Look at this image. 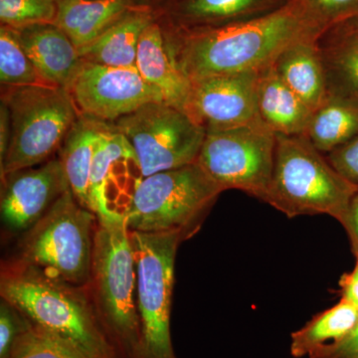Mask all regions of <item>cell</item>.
Masks as SVG:
<instances>
[{
    "instance_id": "6da1fadb",
    "label": "cell",
    "mask_w": 358,
    "mask_h": 358,
    "mask_svg": "<svg viewBox=\"0 0 358 358\" xmlns=\"http://www.w3.org/2000/svg\"><path fill=\"white\" fill-rule=\"evenodd\" d=\"M320 33L287 3L278 10L242 22L181 30L176 27L181 69L190 80L259 72L272 65L289 45Z\"/></svg>"
},
{
    "instance_id": "7a4b0ae2",
    "label": "cell",
    "mask_w": 358,
    "mask_h": 358,
    "mask_svg": "<svg viewBox=\"0 0 358 358\" xmlns=\"http://www.w3.org/2000/svg\"><path fill=\"white\" fill-rule=\"evenodd\" d=\"M0 294L33 324L85 357L120 358L96 310L73 285L21 261L2 270Z\"/></svg>"
},
{
    "instance_id": "3957f363",
    "label": "cell",
    "mask_w": 358,
    "mask_h": 358,
    "mask_svg": "<svg viewBox=\"0 0 358 358\" xmlns=\"http://www.w3.org/2000/svg\"><path fill=\"white\" fill-rule=\"evenodd\" d=\"M91 281L96 313L120 358H143L136 268L126 216L96 218Z\"/></svg>"
},
{
    "instance_id": "277c9868",
    "label": "cell",
    "mask_w": 358,
    "mask_h": 358,
    "mask_svg": "<svg viewBox=\"0 0 358 358\" xmlns=\"http://www.w3.org/2000/svg\"><path fill=\"white\" fill-rule=\"evenodd\" d=\"M357 190L305 136L275 134L274 171L266 203L289 218L322 214L341 222Z\"/></svg>"
},
{
    "instance_id": "5b68a950",
    "label": "cell",
    "mask_w": 358,
    "mask_h": 358,
    "mask_svg": "<svg viewBox=\"0 0 358 358\" xmlns=\"http://www.w3.org/2000/svg\"><path fill=\"white\" fill-rule=\"evenodd\" d=\"M10 138L0 160L1 178L46 162L62 145L81 115L67 89L56 86L4 87Z\"/></svg>"
},
{
    "instance_id": "8992f818",
    "label": "cell",
    "mask_w": 358,
    "mask_h": 358,
    "mask_svg": "<svg viewBox=\"0 0 358 358\" xmlns=\"http://www.w3.org/2000/svg\"><path fill=\"white\" fill-rule=\"evenodd\" d=\"M95 222L96 214L68 190L26 235L21 261L73 286L86 284L91 280Z\"/></svg>"
},
{
    "instance_id": "52a82bcc",
    "label": "cell",
    "mask_w": 358,
    "mask_h": 358,
    "mask_svg": "<svg viewBox=\"0 0 358 358\" xmlns=\"http://www.w3.org/2000/svg\"><path fill=\"white\" fill-rule=\"evenodd\" d=\"M222 189L197 162L145 178L127 214L134 232H180L187 236Z\"/></svg>"
},
{
    "instance_id": "ba28073f",
    "label": "cell",
    "mask_w": 358,
    "mask_h": 358,
    "mask_svg": "<svg viewBox=\"0 0 358 358\" xmlns=\"http://www.w3.org/2000/svg\"><path fill=\"white\" fill-rule=\"evenodd\" d=\"M180 232L131 231L136 268L143 358H176L171 334V301Z\"/></svg>"
},
{
    "instance_id": "9c48e42d",
    "label": "cell",
    "mask_w": 358,
    "mask_h": 358,
    "mask_svg": "<svg viewBox=\"0 0 358 358\" xmlns=\"http://www.w3.org/2000/svg\"><path fill=\"white\" fill-rule=\"evenodd\" d=\"M275 134L262 122L206 131L196 162L222 192L241 190L265 202L274 171Z\"/></svg>"
},
{
    "instance_id": "30bf717a",
    "label": "cell",
    "mask_w": 358,
    "mask_h": 358,
    "mask_svg": "<svg viewBox=\"0 0 358 358\" xmlns=\"http://www.w3.org/2000/svg\"><path fill=\"white\" fill-rule=\"evenodd\" d=\"M131 145L143 178L196 162L206 131L186 113L152 102L113 122Z\"/></svg>"
},
{
    "instance_id": "8fae6325",
    "label": "cell",
    "mask_w": 358,
    "mask_h": 358,
    "mask_svg": "<svg viewBox=\"0 0 358 358\" xmlns=\"http://www.w3.org/2000/svg\"><path fill=\"white\" fill-rule=\"evenodd\" d=\"M68 91L80 114L107 122L148 103L164 102L162 93L141 77L136 67L84 62Z\"/></svg>"
},
{
    "instance_id": "7c38bea8",
    "label": "cell",
    "mask_w": 358,
    "mask_h": 358,
    "mask_svg": "<svg viewBox=\"0 0 358 358\" xmlns=\"http://www.w3.org/2000/svg\"><path fill=\"white\" fill-rule=\"evenodd\" d=\"M258 72L192 80L186 114L206 131L240 128L261 122L257 108Z\"/></svg>"
},
{
    "instance_id": "4fadbf2b",
    "label": "cell",
    "mask_w": 358,
    "mask_h": 358,
    "mask_svg": "<svg viewBox=\"0 0 358 358\" xmlns=\"http://www.w3.org/2000/svg\"><path fill=\"white\" fill-rule=\"evenodd\" d=\"M143 178L136 152L110 124L96 150L90 176L91 211L96 218L126 216Z\"/></svg>"
},
{
    "instance_id": "5bb4252c",
    "label": "cell",
    "mask_w": 358,
    "mask_h": 358,
    "mask_svg": "<svg viewBox=\"0 0 358 358\" xmlns=\"http://www.w3.org/2000/svg\"><path fill=\"white\" fill-rule=\"evenodd\" d=\"M2 181L1 219L11 230L31 228L70 189L59 157L47 160L36 169L33 166L8 174Z\"/></svg>"
},
{
    "instance_id": "9a60e30c",
    "label": "cell",
    "mask_w": 358,
    "mask_h": 358,
    "mask_svg": "<svg viewBox=\"0 0 358 358\" xmlns=\"http://www.w3.org/2000/svg\"><path fill=\"white\" fill-rule=\"evenodd\" d=\"M136 69L148 84L159 90L164 103L186 113L192 80L178 62L176 29L166 34L154 22L145 28L138 43Z\"/></svg>"
},
{
    "instance_id": "2e32d148",
    "label": "cell",
    "mask_w": 358,
    "mask_h": 358,
    "mask_svg": "<svg viewBox=\"0 0 358 358\" xmlns=\"http://www.w3.org/2000/svg\"><path fill=\"white\" fill-rule=\"evenodd\" d=\"M28 57L40 75L53 86L69 90L84 64L69 37L54 24L16 29Z\"/></svg>"
},
{
    "instance_id": "e0dca14e",
    "label": "cell",
    "mask_w": 358,
    "mask_h": 358,
    "mask_svg": "<svg viewBox=\"0 0 358 358\" xmlns=\"http://www.w3.org/2000/svg\"><path fill=\"white\" fill-rule=\"evenodd\" d=\"M317 44L329 95L358 108V16L327 28L317 36Z\"/></svg>"
},
{
    "instance_id": "ac0fdd59",
    "label": "cell",
    "mask_w": 358,
    "mask_h": 358,
    "mask_svg": "<svg viewBox=\"0 0 358 358\" xmlns=\"http://www.w3.org/2000/svg\"><path fill=\"white\" fill-rule=\"evenodd\" d=\"M257 108L264 126L285 136H303L313 113L284 83L273 64L258 72Z\"/></svg>"
},
{
    "instance_id": "d6986e66",
    "label": "cell",
    "mask_w": 358,
    "mask_h": 358,
    "mask_svg": "<svg viewBox=\"0 0 358 358\" xmlns=\"http://www.w3.org/2000/svg\"><path fill=\"white\" fill-rule=\"evenodd\" d=\"M317 38L303 39L289 45L273 63L284 83L313 112L319 109L329 96Z\"/></svg>"
},
{
    "instance_id": "ffe728a7",
    "label": "cell",
    "mask_w": 358,
    "mask_h": 358,
    "mask_svg": "<svg viewBox=\"0 0 358 358\" xmlns=\"http://www.w3.org/2000/svg\"><path fill=\"white\" fill-rule=\"evenodd\" d=\"M110 124L95 117L80 115L60 148L59 159L78 202L91 210L89 186L96 150Z\"/></svg>"
},
{
    "instance_id": "44dd1931",
    "label": "cell",
    "mask_w": 358,
    "mask_h": 358,
    "mask_svg": "<svg viewBox=\"0 0 358 358\" xmlns=\"http://www.w3.org/2000/svg\"><path fill=\"white\" fill-rule=\"evenodd\" d=\"M286 4V0H176L174 16L178 29H201L254 20Z\"/></svg>"
},
{
    "instance_id": "7402d4cb",
    "label": "cell",
    "mask_w": 358,
    "mask_h": 358,
    "mask_svg": "<svg viewBox=\"0 0 358 358\" xmlns=\"http://www.w3.org/2000/svg\"><path fill=\"white\" fill-rule=\"evenodd\" d=\"M129 10L127 0H58L53 24L79 49L98 38Z\"/></svg>"
},
{
    "instance_id": "603a6c76",
    "label": "cell",
    "mask_w": 358,
    "mask_h": 358,
    "mask_svg": "<svg viewBox=\"0 0 358 358\" xmlns=\"http://www.w3.org/2000/svg\"><path fill=\"white\" fill-rule=\"evenodd\" d=\"M147 11L129 10L86 47L79 49L85 63L110 67H136L141 34L152 23Z\"/></svg>"
},
{
    "instance_id": "cb8c5ba5",
    "label": "cell",
    "mask_w": 358,
    "mask_h": 358,
    "mask_svg": "<svg viewBox=\"0 0 358 358\" xmlns=\"http://www.w3.org/2000/svg\"><path fill=\"white\" fill-rule=\"evenodd\" d=\"M358 320V308L341 300L333 308L319 313L291 336V355L296 358L308 357L324 346L345 338Z\"/></svg>"
},
{
    "instance_id": "d4e9b609",
    "label": "cell",
    "mask_w": 358,
    "mask_h": 358,
    "mask_svg": "<svg viewBox=\"0 0 358 358\" xmlns=\"http://www.w3.org/2000/svg\"><path fill=\"white\" fill-rule=\"evenodd\" d=\"M358 134V108L338 96H329L313 113L303 136L324 155L334 152Z\"/></svg>"
},
{
    "instance_id": "484cf974",
    "label": "cell",
    "mask_w": 358,
    "mask_h": 358,
    "mask_svg": "<svg viewBox=\"0 0 358 358\" xmlns=\"http://www.w3.org/2000/svg\"><path fill=\"white\" fill-rule=\"evenodd\" d=\"M0 82L4 87L53 86L33 65L17 30L6 25L0 28Z\"/></svg>"
},
{
    "instance_id": "4316f807",
    "label": "cell",
    "mask_w": 358,
    "mask_h": 358,
    "mask_svg": "<svg viewBox=\"0 0 358 358\" xmlns=\"http://www.w3.org/2000/svg\"><path fill=\"white\" fill-rule=\"evenodd\" d=\"M9 358H86L62 339L40 329L29 327L16 338Z\"/></svg>"
},
{
    "instance_id": "83f0119b",
    "label": "cell",
    "mask_w": 358,
    "mask_h": 358,
    "mask_svg": "<svg viewBox=\"0 0 358 358\" xmlns=\"http://www.w3.org/2000/svg\"><path fill=\"white\" fill-rule=\"evenodd\" d=\"M58 0H0L2 25L14 29L38 24H53Z\"/></svg>"
},
{
    "instance_id": "f1b7e54d",
    "label": "cell",
    "mask_w": 358,
    "mask_h": 358,
    "mask_svg": "<svg viewBox=\"0 0 358 358\" xmlns=\"http://www.w3.org/2000/svg\"><path fill=\"white\" fill-rule=\"evenodd\" d=\"M320 33L358 16V0H286Z\"/></svg>"
},
{
    "instance_id": "f546056e",
    "label": "cell",
    "mask_w": 358,
    "mask_h": 358,
    "mask_svg": "<svg viewBox=\"0 0 358 358\" xmlns=\"http://www.w3.org/2000/svg\"><path fill=\"white\" fill-rule=\"evenodd\" d=\"M30 322L10 303L0 305V358H9L16 338L29 327Z\"/></svg>"
},
{
    "instance_id": "4dcf8cb0",
    "label": "cell",
    "mask_w": 358,
    "mask_h": 358,
    "mask_svg": "<svg viewBox=\"0 0 358 358\" xmlns=\"http://www.w3.org/2000/svg\"><path fill=\"white\" fill-rule=\"evenodd\" d=\"M326 157L343 178L358 186V134Z\"/></svg>"
},
{
    "instance_id": "1f68e13d",
    "label": "cell",
    "mask_w": 358,
    "mask_h": 358,
    "mask_svg": "<svg viewBox=\"0 0 358 358\" xmlns=\"http://www.w3.org/2000/svg\"><path fill=\"white\" fill-rule=\"evenodd\" d=\"M310 358H358V320L345 338L320 348Z\"/></svg>"
},
{
    "instance_id": "d6a6232c",
    "label": "cell",
    "mask_w": 358,
    "mask_h": 358,
    "mask_svg": "<svg viewBox=\"0 0 358 358\" xmlns=\"http://www.w3.org/2000/svg\"><path fill=\"white\" fill-rule=\"evenodd\" d=\"M341 225L345 228L352 244V253H358V190L350 199Z\"/></svg>"
},
{
    "instance_id": "836d02e7",
    "label": "cell",
    "mask_w": 358,
    "mask_h": 358,
    "mask_svg": "<svg viewBox=\"0 0 358 358\" xmlns=\"http://www.w3.org/2000/svg\"><path fill=\"white\" fill-rule=\"evenodd\" d=\"M355 257V266L350 273H346L339 280L341 286V300L348 301L358 308V253Z\"/></svg>"
},
{
    "instance_id": "e575fe53",
    "label": "cell",
    "mask_w": 358,
    "mask_h": 358,
    "mask_svg": "<svg viewBox=\"0 0 358 358\" xmlns=\"http://www.w3.org/2000/svg\"><path fill=\"white\" fill-rule=\"evenodd\" d=\"M10 138V122L9 112L6 103L1 102L0 108V160L3 159Z\"/></svg>"
}]
</instances>
